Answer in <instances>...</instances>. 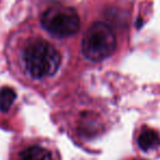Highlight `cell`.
<instances>
[{
    "label": "cell",
    "mask_w": 160,
    "mask_h": 160,
    "mask_svg": "<svg viewBox=\"0 0 160 160\" xmlns=\"http://www.w3.org/2000/svg\"><path fill=\"white\" fill-rule=\"evenodd\" d=\"M20 160H55L53 153L40 146H32L23 150Z\"/></svg>",
    "instance_id": "4"
},
{
    "label": "cell",
    "mask_w": 160,
    "mask_h": 160,
    "mask_svg": "<svg viewBox=\"0 0 160 160\" xmlns=\"http://www.w3.org/2000/svg\"><path fill=\"white\" fill-rule=\"evenodd\" d=\"M42 25L48 33L56 38H68L80 29V19L73 8L54 5L43 13Z\"/></svg>",
    "instance_id": "3"
},
{
    "label": "cell",
    "mask_w": 160,
    "mask_h": 160,
    "mask_svg": "<svg viewBox=\"0 0 160 160\" xmlns=\"http://www.w3.org/2000/svg\"><path fill=\"white\" fill-rule=\"evenodd\" d=\"M116 48L114 32L103 22H94L86 31L81 43V51L91 62H102L110 57Z\"/></svg>",
    "instance_id": "2"
},
{
    "label": "cell",
    "mask_w": 160,
    "mask_h": 160,
    "mask_svg": "<svg viewBox=\"0 0 160 160\" xmlns=\"http://www.w3.org/2000/svg\"><path fill=\"white\" fill-rule=\"evenodd\" d=\"M160 144V138L157 132L153 129H145L138 137V146L142 150L148 151L155 149Z\"/></svg>",
    "instance_id": "5"
},
{
    "label": "cell",
    "mask_w": 160,
    "mask_h": 160,
    "mask_svg": "<svg viewBox=\"0 0 160 160\" xmlns=\"http://www.w3.org/2000/svg\"><path fill=\"white\" fill-rule=\"evenodd\" d=\"M17 99V93L12 88L5 87L0 89V111L8 112Z\"/></svg>",
    "instance_id": "6"
},
{
    "label": "cell",
    "mask_w": 160,
    "mask_h": 160,
    "mask_svg": "<svg viewBox=\"0 0 160 160\" xmlns=\"http://www.w3.org/2000/svg\"><path fill=\"white\" fill-rule=\"evenodd\" d=\"M23 62L28 72L40 79L55 75L60 66V55L47 41L33 38L23 51Z\"/></svg>",
    "instance_id": "1"
}]
</instances>
